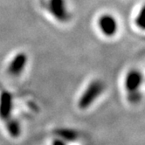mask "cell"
Wrapping results in <instances>:
<instances>
[{"label":"cell","mask_w":145,"mask_h":145,"mask_svg":"<svg viewBox=\"0 0 145 145\" xmlns=\"http://www.w3.org/2000/svg\"><path fill=\"white\" fill-rule=\"evenodd\" d=\"M5 121H6V129L10 134V136L12 137H18L20 135V133H21V128H20L18 121L16 120H12V118H10Z\"/></svg>","instance_id":"obj_7"},{"label":"cell","mask_w":145,"mask_h":145,"mask_svg":"<svg viewBox=\"0 0 145 145\" xmlns=\"http://www.w3.org/2000/svg\"><path fill=\"white\" fill-rule=\"evenodd\" d=\"M45 5L50 14L53 15L58 21L65 23L70 19V13L66 0H46Z\"/></svg>","instance_id":"obj_3"},{"label":"cell","mask_w":145,"mask_h":145,"mask_svg":"<svg viewBox=\"0 0 145 145\" xmlns=\"http://www.w3.org/2000/svg\"><path fill=\"white\" fill-rule=\"evenodd\" d=\"M13 108V98L10 92L2 91L0 94V119L7 121L11 118Z\"/></svg>","instance_id":"obj_5"},{"label":"cell","mask_w":145,"mask_h":145,"mask_svg":"<svg viewBox=\"0 0 145 145\" xmlns=\"http://www.w3.org/2000/svg\"><path fill=\"white\" fill-rule=\"evenodd\" d=\"M142 84V74L137 69L129 70L124 79V86L129 93V97L135 101L138 98V93Z\"/></svg>","instance_id":"obj_2"},{"label":"cell","mask_w":145,"mask_h":145,"mask_svg":"<svg viewBox=\"0 0 145 145\" xmlns=\"http://www.w3.org/2000/svg\"><path fill=\"white\" fill-rule=\"evenodd\" d=\"M104 88V84L102 81L99 80L91 81L81 94L78 101V107L80 109H87L91 107L102 95Z\"/></svg>","instance_id":"obj_1"},{"label":"cell","mask_w":145,"mask_h":145,"mask_svg":"<svg viewBox=\"0 0 145 145\" xmlns=\"http://www.w3.org/2000/svg\"><path fill=\"white\" fill-rule=\"evenodd\" d=\"M59 137L60 139L64 140L65 142L67 140L72 141V140H74L76 138V133L74 131H71V130H67V129H63L59 132Z\"/></svg>","instance_id":"obj_9"},{"label":"cell","mask_w":145,"mask_h":145,"mask_svg":"<svg viewBox=\"0 0 145 145\" xmlns=\"http://www.w3.org/2000/svg\"><path fill=\"white\" fill-rule=\"evenodd\" d=\"M99 29L103 35L106 37H113L115 36L118 31V23L115 17L109 14H105L100 17L98 20Z\"/></svg>","instance_id":"obj_4"},{"label":"cell","mask_w":145,"mask_h":145,"mask_svg":"<svg viewBox=\"0 0 145 145\" xmlns=\"http://www.w3.org/2000/svg\"><path fill=\"white\" fill-rule=\"evenodd\" d=\"M136 25L139 29L145 31V5L140 9L136 18Z\"/></svg>","instance_id":"obj_8"},{"label":"cell","mask_w":145,"mask_h":145,"mask_svg":"<svg viewBox=\"0 0 145 145\" xmlns=\"http://www.w3.org/2000/svg\"><path fill=\"white\" fill-rule=\"evenodd\" d=\"M52 145H67V144H66V142L64 140H62L60 138H56L55 140L53 141Z\"/></svg>","instance_id":"obj_10"},{"label":"cell","mask_w":145,"mask_h":145,"mask_svg":"<svg viewBox=\"0 0 145 145\" xmlns=\"http://www.w3.org/2000/svg\"><path fill=\"white\" fill-rule=\"evenodd\" d=\"M27 64V56L25 53H19L16 54L7 67V71L11 75L18 76L24 71L25 66Z\"/></svg>","instance_id":"obj_6"}]
</instances>
